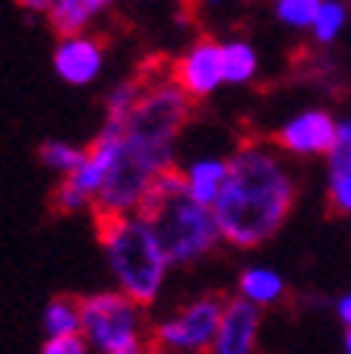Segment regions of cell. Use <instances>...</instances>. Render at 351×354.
Listing matches in <instances>:
<instances>
[{
    "instance_id": "obj_29",
    "label": "cell",
    "mask_w": 351,
    "mask_h": 354,
    "mask_svg": "<svg viewBox=\"0 0 351 354\" xmlns=\"http://www.w3.org/2000/svg\"><path fill=\"white\" fill-rule=\"evenodd\" d=\"M345 3H348V0H345Z\"/></svg>"
},
{
    "instance_id": "obj_27",
    "label": "cell",
    "mask_w": 351,
    "mask_h": 354,
    "mask_svg": "<svg viewBox=\"0 0 351 354\" xmlns=\"http://www.w3.org/2000/svg\"><path fill=\"white\" fill-rule=\"evenodd\" d=\"M342 351L351 354V326H345V335H342Z\"/></svg>"
},
{
    "instance_id": "obj_1",
    "label": "cell",
    "mask_w": 351,
    "mask_h": 354,
    "mask_svg": "<svg viewBox=\"0 0 351 354\" xmlns=\"http://www.w3.org/2000/svg\"><path fill=\"white\" fill-rule=\"evenodd\" d=\"M193 98L168 76L146 80L127 120H102L114 136V158L102 190L92 199L98 215H130L139 209L155 174L177 165V140L190 124Z\"/></svg>"
},
{
    "instance_id": "obj_14",
    "label": "cell",
    "mask_w": 351,
    "mask_h": 354,
    "mask_svg": "<svg viewBox=\"0 0 351 354\" xmlns=\"http://www.w3.org/2000/svg\"><path fill=\"white\" fill-rule=\"evenodd\" d=\"M222 73L225 86H250L260 76V51L250 38H225L222 41Z\"/></svg>"
},
{
    "instance_id": "obj_15",
    "label": "cell",
    "mask_w": 351,
    "mask_h": 354,
    "mask_svg": "<svg viewBox=\"0 0 351 354\" xmlns=\"http://www.w3.org/2000/svg\"><path fill=\"white\" fill-rule=\"evenodd\" d=\"M348 22H351V13L345 0H320V7H316L314 22H310L307 32L320 48H332L345 35Z\"/></svg>"
},
{
    "instance_id": "obj_19",
    "label": "cell",
    "mask_w": 351,
    "mask_h": 354,
    "mask_svg": "<svg viewBox=\"0 0 351 354\" xmlns=\"http://www.w3.org/2000/svg\"><path fill=\"white\" fill-rule=\"evenodd\" d=\"M320 7V0H276L272 3V16L278 19V26H285L291 32H307L314 13Z\"/></svg>"
},
{
    "instance_id": "obj_9",
    "label": "cell",
    "mask_w": 351,
    "mask_h": 354,
    "mask_svg": "<svg viewBox=\"0 0 351 354\" xmlns=\"http://www.w3.org/2000/svg\"><path fill=\"white\" fill-rule=\"evenodd\" d=\"M108 54H105V41L96 38L92 32H76V35H57L51 54V66L60 82L66 86H92L98 76L105 73Z\"/></svg>"
},
{
    "instance_id": "obj_20",
    "label": "cell",
    "mask_w": 351,
    "mask_h": 354,
    "mask_svg": "<svg viewBox=\"0 0 351 354\" xmlns=\"http://www.w3.org/2000/svg\"><path fill=\"white\" fill-rule=\"evenodd\" d=\"M351 171V118H339L332 146L326 152V177H339Z\"/></svg>"
},
{
    "instance_id": "obj_21",
    "label": "cell",
    "mask_w": 351,
    "mask_h": 354,
    "mask_svg": "<svg viewBox=\"0 0 351 354\" xmlns=\"http://www.w3.org/2000/svg\"><path fill=\"white\" fill-rule=\"evenodd\" d=\"M174 196H183V174L177 165L168 171H161V174H155V180L149 184V190L136 212H146V209L159 206V203H168V199H174Z\"/></svg>"
},
{
    "instance_id": "obj_16",
    "label": "cell",
    "mask_w": 351,
    "mask_h": 354,
    "mask_svg": "<svg viewBox=\"0 0 351 354\" xmlns=\"http://www.w3.org/2000/svg\"><path fill=\"white\" fill-rule=\"evenodd\" d=\"M82 326V313H80V297H51L42 310V329L44 339L48 335H73Z\"/></svg>"
},
{
    "instance_id": "obj_17",
    "label": "cell",
    "mask_w": 351,
    "mask_h": 354,
    "mask_svg": "<svg viewBox=\"0 0 351 354\" xmlns=\"http://www.w3.org/2000/svg\"><path fill=\"white\" fill-rule=\"evenodd\" d=\"M38 158H42V165L51 171V174H57L60 180H64V177H70L82 165L86 146H76V142H66V140H48L38 149Z\"/></svg>"
},
{
    "instance_id": "obj_23",
    "label": "cell",
    "mask_w": 351,
    "mask_h": 354,
    "mask_svg": "<svg viewBox=\"0 0 351 354\" xmlns=\"http://www.w3.org/2000/svg\"><path fill=\"white\" fill-rule=\"evenodd\" d=\"M38 354H92V348L82 332H73V335H48Z\"/></svg>"
},
{
    "instance_id": "obj_10",
    "label": "cell",
    "mask_w": 351,
    "mask_h": 354,
    "mask_svg": "<svg viewBox=\"0 0 351 354\" xmlns=\"http://www.w3.org/2000/svg\"><path fill=\"white\" fill-rule=\"evenodd\" d=\"M260 329H263V310L237 295L225 297V310L209 354H256Z\"/></svg>"
},
{
    "instance_id": "obj_24",
    "label": "cell",
    "mask_w": 351,
    "mask_h": 354,
    "mask_svg": "<svg viewBox=\"0 0 351 354\" xmlns=\"http://www.w3.org/2000/svg\"><path fill=\"white\" fill-rule=\"evenodd\" d=\"M326 199H330V209L339 215H351V171L348 174L330 177V187H326Z\"/></svg>"
},
{
    "instance_id": "obj_7",
    "label": "cell",
    "mask_w": 351,
    "mask_h": 354,
    "mask_svg": "<svg viewBox=\"0 0 351 354\" xmlns=\"http://www.w3.org/2000/svg\"><path fill=\"white\" fill-rule=\"evenodd\" d=\"M339 118L330 108H304L276 130V149L285 158H326Z\"/></svg>"
},
{
    "instance_id": "obj_28",
    "label": "cell",
    "mask_w": 351,
    "mask_h": 354,
    "mask_svg": "<svg viewBox=\"0 0 351 354\" xmlns=\"http://www.w3.org/2000/svg\"><path fill=\"white\" fill-rule=\"evenodd\" d=\"M136 354H161V351H155L152 345H146V348H143V351H136Z\"/></svg>"
},
{
    "instance_id": "obj_11",
    "label": "cell",
    "mask_w": 351,
    "mask_h": 354,
    "mask_svg": "<svg viewBox=\"0 0 351 354\" xmlns=\"http://www.w3.org/2000/svg\"><path fill=\"white\" fill-rule=\"evenodd\" d=\"M237 297L250 301L260 310L278 307L288 297V279L278 272L276 266L250 263L237 272Z\"/></svg>"
},
{
    "instance_id": "obj_25",
    "label": "cell",
    "mask_w": 351,
    "mask_h": 354,
    "mask_svg": "<svg viewBox=\"0 0 351 354\" xmlns=\"http://www.w3.org/2000/svg\"><path fill=\"white\" fill-rule=\"evenodd\" d=\"M54 3H57V0H16V7L32 16H48L54 10Z\"/></svg>"
},
{
    "instance_id": "obj_22",
    "label": "cell",
    "mask_w": 351,
    "mask_h": 354,
    "mask_svg": "<svg viewBox=\"0 0 351 354\" xmlns=\"http://www.w3.org/2000/svg\"><path fill=\"white\" fill-rule=\"evenodd\" d=\"M51 206L57 209L60 215H76V212L92 209V199H89L82 190H76V187L64 177V180L57 184V190H54V196H51Z\"/></svg>"
},
{
    "instance_id": "obj_6",
    "label": "cell",
    "mask_w": 351,
    "mask_h": 354,
    "mask_svg": "<svg viewBox=\"0 0 351 354\" xmlns=\"http://www.w3.org/2000/svg\"><path fill=\"white\" fill-rule=\"evenodd\" d=\"M225 297L199 295L159 319L152 329V348L161 354H209L219 329Z\"/></svg>"
},
{
    "instance_id": "obj_18",
    "label": "cell",
    "mask_w": 351,
    "mask_h": 354,
    "mask_svg": "<svg viewBox=\"0 0 351 354\" xmlns=\"http://www.w3.org/2000/svg\"><path fill=\"white\" fill-rule=\"evenodd\" d=\"M146 88V76H136V80H124L117 86L108 88L105 95V120H127V114L133 111V104L139 102Z\"/></svg>"
},
{
    "instance_id": "obj_4",
    "label": "cell",
    "mask_w": 351,
    "mask_h": 354,
    "mask_svg": "<svg viewBox=\"0 0 351 354\" xmlns=\"http://www.w3.org/2000/svg\"><path fill=\"white\" fill-rule=\"evenodd\" d=\"M136 215H143L152 225L171 269L174 266L203 263L209 253H215L219 243H225L213 209L199 206V203H193L187 196H174L168 203H159V206Z\"/></svg>"
},
{
    "instance_id": "obj_3",
    "label": "cell",
    "mask_w": 351,
    "mask_h": 354,
    "mask_svg": "<svg viewBox=\"0 0 351 354\" xmlns=\"http://www.w3.org/2000/svg\"><path fill=\"white\" fill-rule=\"evenodd\" d=\"M98 243L114 288L139 307H152L168 285L171 263L143 215H98Z\"/></svg>"
},
{
    "instance_id": "obj_5",
    "label": "cell",
    "mask_w": 351,
    "mask_h": 354,
    "mask_svg": "<svg viewBox=\"0 0 351 354\" xmlns=\"http://www.w3.org/2000/svg\"><path fill=\"white\" fill-rule=\"evenodd\" d=\"M80 332L92 354H136L152 342L146 332V307H139L117 288L80 297Z\"/></svg>"
},
{
    "instance_id": "obj_12",
    "label": "cell",
    "mask_w": 351,
    "mask_h": 354,
    "mask_svg": "<svg viewBox=\"0 0 351 354\" xmlns=\"http://www.w3.org/2000/svg\"><path fill=\"white\" fill-rule=\"evenodd\" d=\"M181 174H183V196L213 209L222 187H225L228 158L225 155H199L187 168H181Z\"/></svg>"
},
{
    "instance_id": "obj_8",
    "label": "cell",
    "mask_w": 351,
    "mask_h": 354,
    "mask_svg": "<svg viewBox=\"0 0 351 354\" xmlns=\"http://www.w3.org/2000/svg\"><path fill=\"white\" fill-rule=\"evenodd\" d=\"M171 80L193 98L206 102L225 86L222 73V41L215 38H197V41L171 64Z\"/></svg>"
},
{
    "instance_id": "obj_2",
    "label": "cell",
    "mask_w": 351,
    "mask_h": 354,
    "mask_svg": "<svg viewBox=\"0 0 351 354\" xmlns=\"http://www.w3.org/2000/svg\"><path fill=\"white\" fill-rule=\"evenodd\" d=\"M294 203L298 177L285 155L269 142L250 140L228 155V177L213 212L228 247L256 250L285 228Z\"/></svg>"
},
{
    "instance_id": "obj_13",
    "label": "cell",
    "mask_w": 351,
    "mask_h": 354,
    "mask_svg": "<svg viewBox=\"0 0 351 354\" xmlns=\"http://www.w3.org/2000/svg\"><path fill=\"white\" fill-rule=\"evenodd\" d=\"M114 7V0H57L48 13V22L57 35H76L89 32V26Z\"/></svg>"
},
{
    "instance_id": "obj_26",
    "label": "cell",
    "mask_w": 351,
    "mask_h": 354,
    "mask_svg": "<svg viewBox=\"0 0 351 354\" xmlns=\"http://www.w3.org/2000/svg\"><path fill=\"white\" fill-rule=\"evenodd\" d=\"M336 317L342 326H351V291H345V295L336 301Z\"/></svg>"
}]
</instances>
